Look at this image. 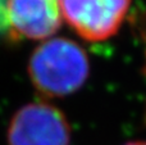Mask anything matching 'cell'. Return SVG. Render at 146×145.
I'll use <instances>...</instances> for the list:
<instances>
[{"label": "cell", "mask_w": 146, "mask_h": 145, "mask_svg": "<svg viewBox=\"0 0 146 145\" xmlns=\"http://www.w3.org/2000/svg\"><path fill=\"white\" fill-rule=\"evenodd\" d=\"M85 50L68 39H51L35 49L28 64L33 86L45 96H66L77 91L88 76Z\"/></svg>", "instance_id": "cell-1"}, {"label": "cell", "mask_w": 146, "mask_h": 145, "mask_svg": "<svg viewBox=\"0 0 146 145\" xmlns=\"http://www.w3.org/2000/svg\"><path fill=\"white\" fill-rule=\"evenodd\" d=\"M71 128L66 116L46 103H30L12 118L9 145H69Z\"/></svg>", "instance_id": "cell-2"}, {"label": "cell", "mask_w": 146, "mask_h": 145, "mask_svg": "<svg viewBox=\"0 0 146 145\" xmlns=\"http://www.w3.org/2000/svg\"><path fill=\"white\" fill-rule=\"evenodd\" d=\"M131 0H60L62 17L87 41H103L115 35Z\"/></svg>", "instance_id": "cell-3"}, {"label": "cell", "mask_w": 146, "mask_h": 145, "mask_svg": "<svg viewBox=\"0 0 146 145\" xmlns=\"http://www.w3.org/2000/svg\"><path fill=\"white\" fill-rule=\"evenodd\" d=\"M8 23L14 39H46L62 25L60 0H8Z\"/></svg>", "instance_id": "cell-4"}, {"label": "cell", "mask_w": 146, "mask_h": 145, "mask_svg": "<svg viewBox=\"0 0 146 145\" xmlns=\"http://www.w3.org/2000/svg\"><path fill=\"white\" fill-rule=\"evenodd\" d=\"M9 32L8 23V0H0V33Z\"/></svg>", "instance_id": "cell-5"}, {"label": "cell", "mask_w": 146, "mask_h": 145, "mask_svg": "<svg viewBox=\"0 0 146 145\" xmlns=\"http://www.w3.org/2000/svg\"><path fill=\"white\" fill-rule=\"evenodd\" d=\"M126 145H146V141H133V143H128Z\"/></svg>", "instance_id": "cell-6"}]
</instances>
